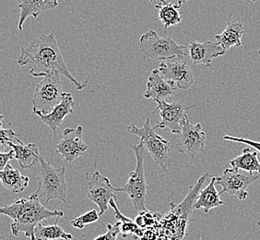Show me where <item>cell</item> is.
I'll return each instance as SVG.
<instances>
[{
	"label": "cell",
	"instance_id": "cell-1",
	"mask_svg": "<svg viewBox=\"0 0 260 240\" xmlns=\"http://www.w3.org/2000/svg\"><path fill=\"white\" fill-rule=\"evenodd\" d=\"M18 64L27 67L30 75L36 78L45 77L51 72H58L68 78L77 90H83L88 83V80L81 83L71 74L53 33L41 35L30 45L22 48Z\"/></svg>",
	"mask_w": 260,
	"mask_h": 240
},
{
	"label": "cell",
	"instance_id": "cell-2",
	"mask_svg": "<svg viewBox=\"0 0 260 240\" xmlns=\"http://www.w3.org/2000/svg\"><path fill=\"white\" fill-rule=\"evenodd\" d=\"M40 198L35 193L27 198L16 200L10 205L0 209V214L7 215L12 219V234L19 236L24 234L30 240L35 239V228L45 220L52 217L64 216L63 211L48 210L41 203Z\"/></svg>",
	"mask_w": 260,
	"mask_h": 240
},
{
	"label": "cell",
	"instance_id": "cell-3",
	"mask_svg": "<svg viewBox=\"0 0 260 240\" xmlns=\"http://www.w3.org/2000/svg\"><path fill=\"white\" fill-rule=\"evenodd\" d=\"M35 165L37 176L35 178L39 181V187L35 192V195L40 199L45 197V205L51 200H59L67 203L68 186L65 165L55 168L41 155Z\"/></svg>",
	"mask_w": 260,
	"mask_h": 240
},
{
	"label": "cell",
	"instance_id": "cell-4",
	"mask_svg": "<svg viewBox=\"0 0 260 240\" xmlns=\"http://www.w3.org/2000/svg\"><path fill=\"white\" fill-rule=\"evenodd\" d=\"M127 131L132 135L140 137V141L144 144L146 151L150 154L156 165H159L165 174H168L172 158L170 142L156 133L154 128L150 126V118L146 119L141 128L131 124L127 128Z\"/></svg>",
	"mask_w": 260,
	"mask_h": 240
},
{
	"label": "cell",
	"instance_id": "cell-5",
	"mask_svg": "<svg viewBox=\"0 0 260 240\" xmlns=\"http://www.w3.org/2000/svg\"><path fill=\"white\" fill-rule=\"evenodd\" d=\"M132 149L135 152L137 158V166L135 170L130 173L127 183L122 188H117V192H125L128 194L132 200L133 206L137 213H142L147 211L146 200L148 192V184L146 182L145 173H144V160H145L147 151L144 144L140 141L138 145H132Z\"/></svg>",
	"mask_w": 260,
	"mask_h": 240
},
{
	"label": "cell",
	"instance_id": "cell-6",
	"mask_svg": "<svg viewBox=\"0 0 260 240\" xmlns=\"http://www.w3.org/2000/svg\"><path fill=\"white\" fill-rule=\"evenodd\" d=\"M140 51L147 58L153 60L182 58L187 55V46L179 45L172 37H160L155 31H149L140 39Z\"/></svg>",
	"mask_w": 260,
	"mask_h": 240
},
{
	"label": "cell",
	"instance_id": "cell-7",
	"mask_svg": "<svg viewBox=\"0 0 260 240\" xmlns=\"http://www.w3.org/2000/svg\"><path fill=\"white\" fill-rule=\"evenodd\" d=\"M64 94L60 74L55 71L51 72L36 85L32 98V112L37 115H48L62 102Z\"/></svg>",
	"mask_w": 260,
	"mask_h": 240
},
{
	"label": "cell",
	"instance_id": "cell-8",
	"mask_svg": "<svg viewBox=\"0 0 260 240\" xmlns=\"http://www.w3.org/2000/svg\"><path fill=\"white\" fill-rule=\"evenodd\" d=\"M260 174L249 173L236 168H226L223 175L217 177L216 184L222 187L220 192L227 193L230 196H236L239 200H245L248 196L247 188L258 179Z\"/></svg>",
	"mask_w": 260,
	"mask_h": 240
},
{
	"label": "cell",
	"instance_id": "cell-9",
	"mask_svg": "<svg viewBox=\"0 0 260 240\" xmlns=\"http://www.w3.org/2000/svg\"><path fill=\"white\" fill-rule=\"evenodd\" d=\"M158 106L155 110L152 111V114L160 112L161 119L157 121L153 128L156 129H169L174 134H180L185 120L187 117L186 111L190 110L194 105H186L182 102L175 101L172 103L167 102H157Z\"/></svg>",
	"mask_w": 260,
	"mask_h": 240
},
{
	"label": "cell",
	"instance_id": "cell-10",
	"mask_svg": "<svg viewBox=\"0 0 260 240\" xmlns=\"http://www.w3.org/2000/svg\"><path fill=\"white\" fill-rule=\"evenodd\" d=\"M188 57L178 58L175 62L161 61L159 72L165 80L173 83L179 89L186 90L194 82V72Z\"/></svg>",
	"mask_w": 260,
	"mask_h": 240
},
{
	"label": "cell",
	"instance_id": "cell-11",
	"mask_svg": "<svg viewBox=\"0 0 260 240\" xmlns=\"http://www.w3.org/2000/svg\"><path fill=\"white\" fill-rule=\"evenodd\" d=\"M205 143L206 134L201 124L194 125L186 117L176 144L178 151L195 158L196 155L204 150Z\"/></svg>",
	"mask_w": 260,
	"mask_h": 240
},
{
	"label": "cell",
	"instance_id": "cell-12",
	"mask_svg": "<svg viewBox=\"0 0 260 240\" xmlns=\"http://www.w3.org/2000/svg\"><path fill=\"white\" fill-rule=\"evenodd\" d=\"M87 197L99 207V214L103 215L108 209L112 199H115L117 188L111 184L110 179L105 175L95 172L88 183Z\"/></svg>",
	"mask_w": 260,
	"mask_h": 240
},
{
	"label": "cell",
	"instance_id": "cell-13",
	"mask_svg": "<svg viewBox=\"0 0 260 240\" xmlns=\"http://www.w3.org/2000/svg\"><path fill=\"white\" fill-rule=\"evenodd\" d=\"M88 145L83 140V127L79 126L75 129H66L63 136L56 144V153L67 162H73L85 153Z\"/></svg>",
	"mask_w": 260,
	"mask_h": 240
},
{
	"label": "cell",
	"instance_id": "cell-14",
	"mask_svg": "<svg viewBox=\"0 0 260 240\" xmlns=\"http://www.w3.org/2000/svg\"><path fill=\"white\" fill-rule=\"evenodd\" d=\"M188 42L187 55L192 65H204L208 68L211 66L214 58L225 55L226 51L218 42L206 41L204 43H199L191 39H188Z\"/></svg>",
	"mask_w": 260,
	"mask_h": 240
},
{
	"label": "cell",
	"instance_id": "cell-15",
	"mask_svg": "<svg viewBox=\"0 0 260 240\" xmlns=\"http://www.w3.org/2000/svg\"><path fill=\"white\" fill-rule=\"evenodd\" d=\"M177 87L165 80L158 70H152L148 78L147 90L144 94L146 99H152L157 102H167L175 93Z\"/></svg>",
	"mask_w": 260,
	"mask_h": 240
},
{
	"label": "cell",
	"instance_id": "cell-16",
	"mask_svg": "<svg viewBox=\"0 0 260 240\" xmlns=\"http://www.w3.org/2000/svg\"><path fill=\"white\" fill-rule=\"evenodd\" d=\"M75 106V102L73 95L70 93H65L63 100L60 104L56 105L54 110L48 115H38L41 120L50 128L53 132H56L57 129L63 125L64 119L68 115L72 114L73 107Z\"/></svg>",
	"mask_w": 260,
	"mask_h": 240
},
{
	"label": "cell",
	"instance_id": "cell-17",
	"mask_svg": "<svg viewBox=\"0 0 260 240\" xmlns=\"http://www.w3.org/2000/svg\"><path fill=\"white\" fill-rule=\"evenodd\" d=\"M59 0H20L18 8L20 10L18 29L23 30V24L29 17L37 18L45 10L55 9Z\"/></svg>",
	"mask_w": 260,
	"mask_h": 240
},
{
	"label": "cell",
	"instance_id": "cell-18",
	"mask_svg": "<svg viewBox=\"0 0 260 240\" xmlns=\"http://www.w3.org/2000/svg\"><path fill=\"white\" fill-rule=\"evenodd\" d=\"M0 178L5 189L11 193H20L29 185L30 177L23 175L12 165L6 166L4 170L0 171Z\"/></svg>",
	"mask_w": 260,
	"mask_h": 240
},
{
	"label": "cell",
	"instance_id": "cell-19",
	"mask_svg": "<svg viewBox=\"0 0 260 240\" xmlns=\"http://www.w3.org/2000/svg\"><path fill=\"white\" fill-rule=\"evenodd\" d=\"M245 33V28L242 23L231 21L226 26L225 30L220 35H215V39L221 47L227 51L232 47H240L242 37Z\"/></svg>",
	"mask_w": 260,
	"mask_h": 240
},
{
	"label": "cell",
	"instance_id": "cell-20",
	"mask_svg": "<svg viewBox=\"0 0 260 240\" xmlns=\"http://www.w3.org/2000/svg\"><path fill=\"white\" fill-rule=\"evenodd\" d=\"M18 144L13 142L9 143V146L15 151V159L19 162L21 168L26 169L36 165L40 157L38 147L35 143L24 144L20 139H17Z\"/></svg>",
	"mask_w": 260,
	"mask_h": 240
},
{
	"label": "cell",
	"instance_id": "cell-21",
	"mask_svg": "<svg viewBox=\"0 0 260 240\" xmlns=\"http://www.w3.org/2000/svg\"><path fill=\"white\" fill-rule=\"evenodd\" d=\"M217 176L212 175L209 185L205 189L201 190L198 200L196 201L194 209L200 210L203 209L205 213H209V211L217 208L223 204V201L220 199V192L216 190L215 184Z\"/></svg>",
	"mask_w": 260,
	"mask_h": 240
},
{
	"label": "cell",
	"instance_id": "cell-22",
	"mask_svg": "<svg viewBox=\"0 0 260 240\" xmlns=\"http://www.w3.org/2000/svg\"><path fill=\"white\" fill-rule=\"evenodd\" d=\"M61 217H56L54 225H47L45 222H42L35 228V239L36 240H72L74 236L67 233L64 229L58 225L57 222Z\"/></svg>",
	"mask_w": 260,
	"mask_h": 240
},
{
	"label": "cell",
	"instance_id": "cell-23",
	"mask_svg": "<svg viewBox=\"0 0 260 240\" xmlns=\"http://www.w3.org/2000/svg\"><path fill=\"white\" fill-rule=\"evenodd\" d=\"M211 175L209 174H204L200 177V179L198 180V182L196 183L195 185L193 187H190L188 194L186 196L185 200L181 203L179 206H175L179 212L177 213L178 215H181V218L184 221L188 220L190 218L191 213L194 209L196 201L198 200L199 196H200V192H201V189L202 186L205 182L206 178L210 177Z\"/></svg>",
	"mask_w": 260,
	"mask_h": 240
},
{
	"label": "cell",
	"instance_id": "cell-24",
	"mask_svg": "<svg viewBox=\"0 0 260 240\" xmlns=\"http://www.w3.org/2000/svg\"><path fill=\"white\" fill-rule=\"evenodd\" d=\"M156 9L159 11V20L161 21V23L165 26V32L164 34H166V31L168 28L172 26L177 25L179 24L182 20L180 12H179V7L176 4L169 3L167 1H160L159 4L155 6Z\"/></svg>",
	"mask_w": 260,
	"mask_h": 240
},
{
	"label": "cell",
	"instance_id": "cell-25",
	"mask_svg": "<svg viewBox=\"0 0 260 240\" xmlns=\"http://www.w3.org/2000/svg\"><path fill=\"white\" fill-rule=\"evenodd\" d=\"M257 155L258 152H252L250 149L245 148L242 155L230 161V165L233 168L260 174V162L257 159Z\"/></svg>",
	"mask_w": 260,
	"mask_h": 240
},
{
	"label": "cell",
	"instance_id": "cell-26",
	"mask_svg": "<svg viewBox=\"0 0 260 240\" xmlns=\"http://www.w3.org/2000/svg\"><path fill=\"white\" fill-rule=\"evenodd\" d=\"M111 207L115 211V215L116 219L121 224V234L122 237L125 238L127 235H138L140 237V232H141V228L139 227V225L136 224V222L131 220L128 217H125L122 215L120 211L118 210L116 203H115V199H112L110 200Z\"/></svg>",
	"mask_w": 260,
	"mask_h": 240
},
{
	"label": "cell",
	"instance_id": "cell-27",
	"mask_svg": "<svg viewBox=\"0 0 260 240\" xmlns=\"http://www.w3.org/2000/svg\"><path fill=\"white\" fill-rule=\"evenodd\" d=\"M100 214L96 210H90L71 221V225L78 229H83L86 225L100 220Z\"/></svg>",
	"mask_w": 260,
	"mask_h": 240
},
{
	"label": "cell",
	"instance_id": "cell-28",
	"mask_svg": "<svg viewBox=\"0 0 260 240\" xmlns=\"http://www.w3.org/2000/svg\"><path fill=\"white\" fill-rule=\"evenodd\" d=\"M155 215H157V214H152L149 211L140 213L136 218V224L139 225V227L141 229L148 226H152L156 224Z\"/></svg>",
	"mask_w": 260,
	"mask_h": 240
},
{
	"label": "cell",
	"instance_id": "cell-29",
	"mask_svg": "<svg viewBox=\"0 0 260 240\" xmlns=\"http://www.w3.org/2000/svg\"><path fill=\"white\" fill-rule=\"evenodd\" d=\"M121 234V224L120 222L117 221L115 225H107V231L104 235H101L96 237L93 240H116L118 237V235Z\"/></svg>",
	"mask_w": 260,
	"mask_h": 240
},
{
	"label": "cell",
	"instance_id": "cell-30",
	"mask_svg": "<svg viewBox=\"0 0 260 240\" xmlns=\"http://www.w3.org/2000/svg\"><path fill=\"white\" fill-rule=\"evenodd\" d=\"M0 132H1V135H0V145H1V152H3L5 146H9V143L10 142H13V140H17L18 135L16 134L15 132L10 129H3L2 125L0 128Z\"/></svg>",
	"mask_w": 260,
	"mask_h": 240
},
{
	"label": "cell",
	"instance_id": "cell-31",
	"mask_svg": "<svg viewBox=\"0 0 260 240\" xmlns=\"http://www.w3.org/2000/svg\"><path fill=\"white\" fill-rule=\"evenodd\" d=\"M223 139L226 140H230V141H235V142H241V143H245L247 145L253 147L256 152L260 153V141H255V140H246L244 138H239V137H233V136L226 135L223 137Z\"/></svg>",
	"mask_w": 260,
	"mask_h": 240
},
{
	"label": "cell",
	"instance_id": "cell-32",
	"mask_svg": "<svg viewBox=\"0 0 260 240\" xmlns=\"http://www.w3.org/2000/svg\"><path fill=\"white\" fill-rule=\"evenodd\" d=\"M15 151L13 149L8 153H0V171L4 170L6 166L9 165V162L15 158Z\"/></svg>",
	"mask_w": 260,
	"mask_h": 240
},
{
	"label": "cell",
	"instance_id": "cell-33",
	"mask_svg": "<svg viewBox=\"0 0 260 240\" xmlns=\"http://www.w3.org/2000/svg\"><path fill=\"white\" fill-rule=\"evenodd\" d=\"M175 1V4L178 6L179 8H181L182 6L185 5L187 2H189L190 0H174Z\"/></svg>",
	"mask_w": 260,
	"mask_h": 240
},
{
	"label": "cell",
	"instance_id": "cell-34",
	"mask_svg": "<svg viewBox=\"0 0 260 240\" xmlns=\"http://www.w3.org/2000/svg\"><path fill=\"white\" fill-rule=\"evenodd\" d=\"M257 225H258V226H260V220L257 221Z\"/></svg>",
	"mask_w": 260,
	"mask_h": 240
},
{
	"label": "cell",
	"instance_id": "cell-35",
	"mask_svg": "<svg viewBox=\"0 0 260 240\" xmlns=\"http://www.w3.org/2000/svg\"><path fill=\"white\" fill-rule=\"evenodd\" d=\"M150 1H151V2H153V1H156V0H150ZM160 1H165V0H160Z\"/></svg>",
	"mask_w": 260,
	"mask_h": 240
},
{
	"label": "cell",
	"instance_id": "cell-36",
	"mask_svg": "<svg viewBox=\"0 0 260 240\" xmlns=\"http://www.w3.org/2000/svg\"><path fill=\"white\" fill-rule=\"evenodd\" d=\"M251 1H253V2H255V1H257V0H251Z\"/></svg>",
	"mask_w": 260,
	"mask_h": 240
}]
</instances>
